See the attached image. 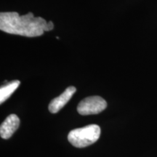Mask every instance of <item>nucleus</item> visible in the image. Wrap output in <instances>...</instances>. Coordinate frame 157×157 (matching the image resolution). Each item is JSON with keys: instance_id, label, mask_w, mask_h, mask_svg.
<instances>
[{"instance_id": "f257e3e1", "label": "nucleus", "mask_w": 157, "mask_h": 157, "mask_svg": "<svg viewBox=\"0 0 157 157\" xmlns=\"http://www.w3.org/2000/svg\"><path fill=\"white\" fill-rule=\"evenodd\" d=\"M52 21L47 22L41 17H34L32 13L20 15L16 12L0 13V29L10 34L35 37L39 36L45 31L52 30Z\"/></svg>"}, {"instance_id": "f03ea898", "label": "nucleus", "mask_w": 157, "mask_h": 157, "mask_svg": "<svg viewBox=\"0 0 157 157\" xmlns=\"http://www.w3.org/2000/svg\"><path fill=\"white\" fill-rule=\"evenodd\" d=\"M101 135V128L97 124H90L73 129L68 133V140L76 148H84L95 143Z\"/></svg>"}, {"instance_id": "7ed1b4c3", "label": "nucleus", "mask_w": 157, "mask_h": 157, "mask_svg": "<svg viewBox=\"0 0 157 157\" xmlns=\"http://www.w3.org/2000/svg\"><path fill=\"white\" fill-rule=\"evenodd\" d=\"M107 107V103L100 96L87 97L78 103L77 111L83 116L100 113Z\"/></svg>"}, {"instance_id": "20e7f679", "label": "nucleus", "mask_w": 157, "mask_h": 157, "mask_svg": "<svg viewBox=\"0 0 157 157\" xmlns=\"http://www.w3.org/2000/svg\"><path fill=\"white\" fill-rule=\"evenodd\" d=\"M76 87L71 86L68 87L61 95H59L58 97L54 98L49 105V111L52 113H58L60 110L63 109L66 104L70 101L71 98L76 92Z\"/></svg>"}, {"instance_id": "39448f33", "label": "nucleus", "mask_w": 157, "mask_h": 157, "mask_svg": "<svg viewBox=\"0 0 157 157\" xmlns=\"http://www.w3.org/2000/svg\"><path fill=\"white\" fill-rule=\"evenodd\" d=\"M20 125V119L17 115L10 114L2 123L0 135L3 139H9L14 134Z\"/></svg>"}, {"instance_id": "423d86ee", "label": "nucleus", "mask_w": 157, "mask_h": 157, "mask_svg": "<svg viewBox=\"0 0 157 157\" xmlns=\"http://www.w3.org/2000/svg\"><path fill=\"white\" fill-rule=\"evenodd\" d=\"M21 84L19 80H13L0 88V103H3L10 97Z\"/></svg>"}]
</instances>
